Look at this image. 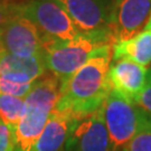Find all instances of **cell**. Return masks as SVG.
Masks as SVG:
<instances>
[{"label":"cell","mask_w":151,"mask_h":151,"mask_svg":"<svg viewBox=\"0 0 151 151\" xmlns=\"http://www.w3.org/2000/svg\"><path fill=\"white\" fill-rule=\"evenodd\" d=\"M34 83L32 84H22L9 81L0 77V95H10V96L25 99L30 92Z\"/></svg>","instance_id":"16"},{"label":"cell","mask_w":151,"mask_h":151,"mask_svg":"<svg viewBox=\"0 0 151 151\" xmlns=\"http://www.w3.org/2000/svg\"><path fill=\"white\" fill-rule=\"evenodd\" d=\"M45 39L36 25L14 12L0 32V53L20 57L43 55Z\"/></svg>","instance_id":"6"},{"label":"cell","mask_w":151,"mask_h":151,"mask_svg":"<svg viewBox=\"0 0 151 151\" xmlns=\"http://www.w3.org/2000/svg\"><path fill=\"white\" fill-rule=\"evenodd\" d=\"M108 78L112 90L134 101L148 82V70L127 58L112 60Z\"/></svg>","instance_id":"10"},{"label":"cell","mask_w":151,"mask_h":151,"mask_svg":"<svg viewBox=\"0 0 151 151\" xmlns=\"http://www.w3.org/2000/svg\"><path fill=\"white\" fill-rule=\"evenodd\" d=\"M113 45L108 32L84 34L70 42H58L46 37L43 57L47 70L64 83L91 60L101 48Z\"/></svg>","instance_id":"3"},{"label":"cell","mask_w":151,"mask_h":151,"mask_svg":"<svg viewBox=\"0 0 151 151\" xmlns=\"http://www.w3.org/2000/svg\"><path fill=\"white\" fill-rule=\"evenodd\" d=\"M25 112V99L0 95V120L9 128L16 130Z\"/></svg>","instance_id":"14"},{"label":"cell","mask_w":151,"mask_h":151,"mask_svg":"<svg viewBox=\"0 0 151 151\" xmlns=\"http://www.w3.org/2000/svg\"><path fill=\"white\" fill-rule=\"evenodd\" d=\"M64 150L112 151L102 108L87 116L74 120Z\"/></svg>","instance_id":"8"},{"label":"cell","mask_w":151,"mask_h":151,"mask_svg":"<svg viewBox=\"0 0 151 151\" xmlns=\"http://www.w3.org/2000/svg\"><path fill=\"white\" fill-rule=\"evenodd\" d=\"M127 151H151V118L142 111L134 135L125 147Z\"/></svg>","instance_id":"15"},{"label":"cell","mask_w":151,"mask_h":151,"mask_svg":"<svg viewBox=\"0 0 151 151\" xmlns=\"http://www.w3.org/2000/svg\"><path fill=\"white\" fill-rule=\"evenodd\" d=\"M122 58L145 67L151 64V30H141L128 40L113 44L112 60Z\"/></svg>","instance_id":"13"},{"label":"cell","mask_w":151,"mask_h":151,"mask_svg":"<svg viewBox=\"0 0 151 151\" xmlns=\"http://www.w3.org/2000/svg\"><path fill=\"white\" fill-rule=\"evenodd\" d=\"M12 8L16 15L30 20L50 39L70 42L85 34L67 12L52 0H28L22 4H12Z\"/></svg>","instance_id":"4"},{"label":"cell","mask_w":151,"mask_h":151,"mask_svg":"<svg viewBox=\"0 0 151 151\" xmlns=\"http://www.w3.org/2000/svg\"><path fill=\"white\" fill-rule=\"evenodd\" d=\"M75 118L54 110L35 145L34 151H63Z\"/></svg>","instance_id":"12"},{"label":"cell","mask_w":151,"mask_h":151,"mask_svg":"<svg viewBox=\"0 0 151 151\" xmlns=\"http://www.w3.org/2000/svg\"><path fill=\"white\" fill-rule=\"evenodd\" d=\"M47 68L43 55L20 57L0 53V77L9 81L32 84L46 75Z\"/></svg>","instance_id":"11"},{"label":"cell","mask_w":151,"mask_h":151,"mask_svg":"<svg viewBox=\"0 0 151 151\" xmlns=\"http://www.w3.org/2000/svg\"><path fill=\"white\" fill-rule=\"evenodd\" d=\"M112 151H121L134 135L142 110L119 92L112 91L102 106Z\"/></svg>","instance_id":"5"},{"label":"cell","mask_w":151,"mask_h":151,"mask_svg":"<svg viewBox=\"0 0 151 151\" xmlns=\"http://www.w3.org/2000/svg\"><path fill=\"white\" fill-rule=\"evenodd\" d=\"M151 14V0H116L110 28L113 44L135 36L145 28Z\"/></svg>","instance_id":"9"},{"label":"cell","mask_w":151,"mask_h":151,"mask_svg":"<svg viewBox=\"0 0 151 151\" xmlns=\"http://www.w3.org/2000/svg\"><path fill=\"white\" fill-rule=\"evenodd\" d=\"M12 15H14L12 5L6 4V2H0V32Z\"/></svg>","instance_id":"19"},{"label":"cell","mask_w":151,"mask_h":151,"mask_svg":"<svg viewBox=\"0 0 151 151\" xmlns=\"http://www.w3.org/2000/svg\"><path fill=\"white\" fill-rule=\"evenodd\" d=\"M121 151H127V150H125V148H124V149H122Z\"/></svg>","instance_id":"23"},{"label":"cell","mask_w":151,"mask_h":151,"mask_svg":"<svg viewBox=\"0 0 151 151\" xmlns=\"http://www.w3.org/2000/svg\"><path fill=\"white\" fill-rule=\"evenodd\" d=\"M112 46L101 48L86 64L60 84L56 111L81 119L102 108L112 91L108 78L112 62Z\"/></svg>","instance_id":"1"},{"label":"cell","mask_w":151,"mask_h":151,"mask_svg":"<svg viewBox=\"0 0 151 151\" xmlns=\"http://www.w3.org/2000/svg\"><path fill=\"white\" fill-rule=\"evenodd\" d=\"M148 81H151V67L148 70Z\"/></svg>","instance_id":"21"},{"label":"cell","mask_w":151,"mask_h":151,"mask_svg":"<svg viewBox=\"0 0 151 151\" xmlns=\"http://www.w3.org/2000/svg\"><path fill=\"white\" fill-rule=\"evenodd\" d=\"M60 6L85 34L108 32L116 0H52ZM112 38V37H111Z\"/></svg>","instance_id":"7"},{"label":"cell","mask_w":151,"mask_h":151,"mask_svg":"<svg viewBox=\"0 0 151 151\" xmlns=\"http://www.w3.org/2000/svg\"><path fill=\"white\" fill-rule=\"evenodd\" d=\"M133 102L151 118V81L147 82L145 88Z\"/></svg>","instance_id":"18"},{"label":"cell","mask_w":151,"mask_h":151,"mask_svg":"<svg viewBox=\"0 0 151 151\" xmlns=\"http://www.w3.org/2000/svg\"><path fill=\"white\" fill-rule=\"evenodd\" d=\"M143 30H151V14H150V16H149V19H148V22H147L146 26L143 28Z\"/></svg>","instance_id":"20"},{"label":"cell","mask_w":151,"mask_h":151,"mask_svg":"<svg viewBox=\"0 0 151 151\" xmlns=\"http://www.w3.org/2000/svg\"><path fill=\"white\" fill-rule=\"evenodd\" d=\"M15 151H22V150H19L18 148H15Z\"/></svg>","instance_id":"22"},{"label":"cell","mask_w":151,"mask_h":151,"mask_svg":"<svg viewBox=\"0 0 151 151\" xmlns=\"http://www.w3.org/2000/svg\"><path fill=\"white\" fill-rule=\"evenodd\" d=\"M60 82L53 75H45L34 83L25 97L26 112L15 130L16 148L34 151L35 145L60 99Z\"/></svg>","instance_id":"2"},{"label":"cell","mask_w":151,"mask_h":151,"mask_svg":"<svg viewBox=\"0 0 151 151\" xmlns=\"http://www.w3.org/2000/svg\"><path fill=\"white\" fill-rule=\"evenodd\" d=\"M15 130L9 128L0 120V151H15Z\"/></svg>","instance_id":"17"}]
</instances>
